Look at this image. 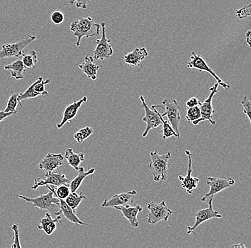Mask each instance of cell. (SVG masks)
<instances>
[{
  "mask_svg": "<svg viewBox=\"0 0 251 248\" xmlns=\"http://www.w3.org/2000/svg\"><path fill=\"white\" fill-rule=\"evenodd\" d=\"M101 25L94 23L91 17H80L72 22L70 25L71 32L76 37V47L81 45V39L97 37L101 31Z\"/></svg>",
  "mask_w": 251,
  "mask_h": 248,
  "instance_id": "cell-1",
  "label": "cell"
},
{
  "mask_svg": "<svg viewBox=\"0 0 251 248\" xmlns=\"http://www.w3.org/2000/svg\"><path fill=\"white\" fill-rule=\"evenodd\" d=\"M151 162L148 165L155 182L165 181L168 179V169L171 167L169 164L171 152L160 155L158 150L150 152Z\"/></svg>",
  "mask_w": 251,
  "mask_h": 248,
  "instance_id": "cell-2",
  "label": "cell"
},
{
  "mask_svg": "<svg viewBox=\"0 0 251 248\" xmlns=\"http://www.w3.org/2000/svg\"><path fill=\"white\" fill-rule=\"evenodd\" d=\"M49 192L46 194H42L36 197H25V196L17 195L19 198L25 200L26 202H31L34 207L41 209V210H48L51 212L56 216H59L60 212L55 210L54 206H58L59 208V200L58 197L54 195L52 191L49 190Z\"/></svg>",
  "mask_w": 251,
  "mask_h": 248,
  "instance_id": "cell-3",
  "label": "cell"
},
{
  "mask_svg": "<svg viewBox=\"0 0 251 248\" xmlns=\"http://www.w3.org/2000/svg\"><path fill=\"white\" fill-rule=\"evenodd\" d=\"M163 105H153L155 108H161L165 112L163 117H167L168 122L172 125L174 131L180 137L179 125L181 117L180 114V107L176 100L165 98L162 101Z\"/></svg>",
  "mask_w": 251,
  "mask_h": 248,
  "instance_id": "cell-4",
  "label": "cell"
},
{
  "mask_svg": "<svg viewBox=\"0 0 251 248\" xmlns=\"http://www.w3.org/2000/svg\"><path fill=\"white\" fill-rule=\"evenodd\" d=\"M37 38L35 35H27L21 40L1 45L0 59L5 58L20 57L23 56L25 49Z\"/></svg>",
  "mask_w": 251,
  "mask_h": 248,
  "instance_id": "cell-5",
  "label": "cell"
},
{
  "mask_svg": "<svg viewBox=\"0 0 251 248\" xmlns=\"http://www.w3.org/2000/svg\"><path fill=\"white\" fill-rule=\"evenodd\" d=\"M147 208L149 210L147 217V222L149 224H155L161 221L167 222L169 217L173 215L172 210L168 208L165 201L159 203L155 202H149Z\"/></svg>",
  "mask_w": 251,
  "mask_h": 248,
  "instance_id": "cell-6",
  "label": "cell"
},
{
  "mask_svg": "<svg viewBox=\"0 0 251 248\" xmlns=\"http://www.w3.org/2000/svg\"><path fill=\"white\" fill-rule=\"evenodd\" d=\"M139 99H140L143 109L144 110V112H145L142 120L146 122L147 127H146L145 130L143 133L142 137L143 138H146L148 136L150 130L158 128L160 125H162V122H161L159 113H158V111H157L156 108L153 105H152V110L150 109L146 103L145 99L142 95L139 97Z\"/></svg>",
  "mask_w": 251,
  "mask_h": 248,
  "instance_id": "cell-7",
  "label": "cell"
},
{
  "mask_svg": "<svg viewBox=\"0 0 251 248\" xmlns=\"http://www.w3.org/2000/svg\"><path fill=\"white\" fill-rule=\"evenodd\" d=\"M101 37L96 41L97 47L94 49L93 54L94 59L103 61L109 59L114 54V50L111 45V40H108L106 36V23H101Z\"/></svg>",
  "mask_w": 251,
  "mask_h": 248,
  "instance_id": "cell-8",
  "label": "cell"
},
{
  "mask_svg": "<svg viewBox=\"0 0 251 248\" xmlns=\"http://www.w3.org/2000/svg\"><path fill=\"white\" fill-rule=\"evenodd\" d=\"M219 83H216L213 87L210 88V94L208 97L205 99L203 103H199V108H200L201 113V117L199 120L193 122V125H198L200 122H204V121H208L212 125H216V122L213 120V114L215 113L214 109H213V97L218 92V88H219Z\"/></svg>",
  "mask_w": 251,
  "mask_h": 248,
  "instance_id": "cell-9",
  "label": "cell"
},
{
  "mask_svg": "<svg viewBox=\"0 0 251 248\" xmlns=\"http://www.w3.org/2000/svg\"><path fill=\"white\" fill-rule=\"evenodd\" d=\"M51 80L47 79L44 81L42 77H39L38 79L32 83L24 92L19 93L18 101L20 106L23 107L21 101L26 99L36 98L37 97L49 95V92L45 89V85L50 84Z\"/></svg>",
  "mask_w": 251,
  "mask_h": 248,
  "instance_id": "cell-10",
  "label": "cell"
},
{
  "mask_svg": "<svg viewBox=\"0 0 251 248\" xmlns=\"http://www.w3.org/2000/svg\"><path fill=\"white\" fill-rule=\"evenodd\" d=\"M187 67L190 69H196V70H199V71L201 72L203 71L208 72V73H209L210 75L217 81L219 85H221L223 88L227 89L230 87L229 84H227L225 82L223 81V80L215 73V72L212 70L211 67L207 64L205 59H204L201 56L196 54L194 52H192V55L191 56L190 60L188 61Z\"/></svg>",
  "mask_w": 251,
  "mask_h": 248,
  "instance_id": "cell-11",
  "label": "cell"
},
{
  "mask_svg": "<svg viewBox=\"0 0 251 248\" xmlns=\"http://www.w3.org/2000/svg\"><path fill=\"white\" fill-rule=\"evenodd\" d=\"M235 183V180L232 177L227 179L220 178V177H208L206 184L209 185L210 190L202 197L201 201L207 202L211 197H214L216 194L221 192L224 190L233 186Z\"/></svg>",
  "mask_w": 251,
  "mask_h": 248,
  "instance_id": "cell-12",
  "label": "cell"
},
{
  "mask_svg": "<svg viewBox=\"0 0 251 248\" xmlns=\"http://www.w3.org/2000/svg\"><path fill=\"white\" fill-rule=\"evenodd\" d=\"M214 197H211L208 201V207L207 208L202 209V210H199L196 213V221L194 225L188 226L187 235L194 233L196 235L194 230L200 225L201 224L203 223L205 221L213 219V218H221L222 216L219 213V212L214 210L213 208V201Z\"/></svg>",
  "mask_w": 251,
  "mask_h": 248,
  "instance_id": "cell-13",
  "label": "cell"
},
{
  "mask_svg": "<svg viewBox=\"0 0 251 248\" xmlns=\"http://www.w3.org/2000/svg\"><path fill=\"white\" fill-rule=\"evenodd\" d=\"M70 180L66 177L64 174L60 172H52L45 175V179H34V185L31 189L37 190L40 187L50 186L58 187L62 185H70Z\"/></svg>",
  "mask_w": 251,
  "mask_h": 248,
  "instance_id": "cell-14",
  "label": "cell"
},
{
  "mask_svg": "<svg viewBox=\"0 0 251 248\" xmlns=\"http://www.w3.org/2000/svg\"><path fill=\"white\" fill-rule=\"evenodd\" d=\"M137 194L136 191H130L121 194H114L109 200H104L101 204L102 208H115L118 206L131 205L134 202L135 197Z\"/></svg>",
  "mask_w": 251,
  "mask_h": 248,
  "instance_id": "cell-15",
  "label": "cell"
},
{
  "mask_svg": "<svg viewBox=\"0 0 251 248\" xmlns=\"http://www.w3.org/2000/svg\"><path fill=\"white\" fill-rule=\"evenodd\" d=\"M64 157L62 154L48 153L39 163V168L45 172V175L54 172L64 163Z\"/></svg>",
  "mask_w": 251,
  "mask_h": 248,
  "instance_id": "cell-16",
  "label": "cell"
},
{
  "mask_svg": "<svg viewBox=\"0 0 251 248\" xmlns=\"http://www.w3.org/2000/svg\"><path fill=\"white\" fill-rule=\"evenodd\" d=\"M186 154L187 155L188 158V170H187V175L186 176H182V175H179L178 176V180L180 181L181 183L182 188L183 189L186 190V192L188 193V194H191L193 193V191L197 188L198 185H199V180L198 177H192L191 174H192L193 169H192V154L191 152L189 151V150H186Z\"/></svg>",
  "mask_w": 251,
  "mask_h": 248,
  "instance_id": "cell-17",
  "label": "cell"
},
{
  "mask_svg": "<svg viewBox=\"0 0 251 248\" xmlns=\"http://www.w3.org/2000/svg\"><path fill=\"white\" fill-rule=\"evenodd\" d=\"M87 97H84L78 101L74 102L72 104L69 105L64 109L63 112L62 121L56 125V128L61 129L67 122H71V121L75 118L81 105L87 102Z\"/></svg>",
  "mask_w": 251,
  "mask_h": 248,
  "instance_id": "cell-18",
  "label": "cell"
},
{
  "mask_svg": "<svg viewBox=\"0 0 251 248\" xmlns=\"http://www.w3.org/2000/svg\"><path fill=\"white\" fill-rule=\"evenodd\" d=\"M116 210L122 212V215L129 222L130 225L132 227H138L140 222L138 221L137 216L139 213L143 210L140 205H137L135 206L132 205H127V206L116 207Z\"/></svg>",
  "mask_w": 251,
  "mask_h": 248,
  "instance_id": "cell-19",
  "label": "cell"
},
{
  "mask_svg": "<svg viewBox=\"0 0 251 248\" xmlns=\"http://www.w3.org/2000/svg\"><path fill=\"white\" fill-rule=\"evenodd\" d=\"M62 217L56 216L53 218L51 214L47 213L44 218H41L37 224L39 230H43L47 235H51L57 228V223L61 222Z\"/></svg>",
  "mask_w": 251,
  "mask_h": 248,
  "instance_id": "cell-20",
  "label": "cell"
},
{
  "mask_svg": "<svg viewBox=\"0 0 251 248\" xmlns=\"http://www.w3.org/2000/svg\"><path fill=\"white\" fill-rule=\"evenodd\" d=\"M149 55L148 51L145 48H136L131 53H128L124 56V61L126 64L136 67L141 65V62Z\"/></svg>",
  "mask_w": 251,
  "mask_h": 248,
  "instance_id": "cell-21",
  "label": "cell"
},
{
  "mask_svg": "<svg viewBox=\"0 0 251 248\" xmlns=\"http://www.w3.org/2000/svg\"><path fill=\"white\" fill-rule=\"evenodd\" d=\"M78 68L86 75L87 78L91 80H97V72L100 70V66L94 63V58L93 56L87 55L84 57V62L78 65Z\"/></svg>",
  "mask_w": 251,
  "mask_h": 248,
  "instance_id": "cell-22",
  "label": "cell"
},
{
  "mask_svg": "<svg viewBox=\"0 0 251 248\" xmlns=\"http://www.w3.org/2000/svg\"><path fill=\"white\" fill-rule=\"evenodd\" d=\"M97 167H89L87 171L84 170L83 167H79L78 169V174L72 181L70 183V188L71 192L75 193L77 191L78 188H80L84 179L86 178L89 175L92 176L95 171L97 170Z\"/></svg>",
  "mask_w": 251,
  "mask_h": 248,
  "instance_id": "cell-23",
  "label": "cell"
},
{
  "mask_svg": "<svg viewBox=\"0 0 251 248\" xmlns=\"http://www.w3.org/2000/svg\"><path fill=\"white\" fill-rule=\"evenodd\" d=\"M59 212L61 214L65 217L66 219L68 220L70 222L76 224H79V225H86L87 226L88 224L86 222L81 221L79 218L76 216V211L74 210L73 209L70 208L65 200L62 199H59Z\"/></svg>",
  "mask_w": 251,
  "mask_h": 248,
  "instance_id": "cell-24",
  "label": "cell"
},
{
  "mask_svg": "<svg viewBox=\"0 0 251 248\" xmlns=\"http://www.w3.org/2000/svg\"><path fill=\"white\" fill-rule=\"evenodd\" d=\"M4 69L10 72L12 78L19 80L23 79L26 68L24 65L22 59H17L12 63L6 64L4 67Z\"/></svg>",
  "mask_w": 251,
  "mask_h": 248,
  "instance_id": "cell-25",
  "label": "cell"
},
{
  "mask_svg": "<svg viewBox=\"0 0 251 248\" xmlns=\"http://www.w3.org/2000/svg\"><path fill=\"white\" fill-rule=\"evenodd\" d=\"M64 159L67 160V163L71 167L78 170L80 165L85 160L83 153H76L72 148H67L64 153Z\"/></svg>",
  "mask_w": 251,
  "mask_h": 248,
  "instance_id": "cell-26",
  "label": "cell"
},
{
  "mask_svg": "<svg viewBox=\"0 0 251 248\" xmlns=\"http://www.w3.org/2000/svg\"><path fill=\"white\" fill-rule=\"evenodd\" d=\"M84 200H87V197L84 194H83L82 193L77 194L76 192H71L68 197L65 199V202H67V205L71 208L73 209L74 210L76 211V209L79 206L81 202Z\"/></svg>",
  "mask_w": 251,
  "mask_h": 248,
  "instance_id": "cell-27",
  "label": "cell"
},
{
  "mask_svg": "<svg viewBox=\"0 0 251 248\" xmlns=\"http://www.w3.org/2000/svg\"><path fill=\"white\" fill-rule=\"evenodd\" d=\"M22 56H23L22 61H23L24 65L25 66L26 68H35L37 62H38V56H37V52L34 51V50H31L26 54L24 53Z\"/></svg>",
  "mask_w": 251,
  "mask_h": 248,
  "instance_id": "cell-28",
  "label": "cell"
},
{
  "mask_svg": "<svg viewBox=\"0 0 251 248\" xmlns=\"http://www.w3.org/2000/svg\"><path fill=\"white\" fill-rule=\"evenodd\" d=\"M46 187L49 190L54 193V195L56 197L62 199V200H65L71 193L70 185H59L57 188H54V187L50 186V185H47Z\"/></svg>",
  "mask_w": 251,
  "mask_h": 248,
  "instance_id": "cell-29",
  "label": "cell"
},
{
  "mask_svg": "<svg viewBox=\"0 0 251 248\" xmlns=\"http://www.w3.org/2000/svg\"><path fill=\"white\" fill-rule=\"evenodd\" d=\"M94 133L93 128L87 126L78 130L75 135L74 138L78 143H82L84 140L89 138Z\"/></svg>",
  "mask_w": 251,
  "mask_h": 248,
  "instance_id": "cell-30",
  "label": "cell"
},
{
  "mask_svg": "<svg viewBox=\"0 0 251 248\" xmlns=\"http://www.w3.org/2000/svg\"><path fill=\"white\" fill-rule=\"evenodd\" d=\"M18 96L19 94L17 93H12L10 95V97L8 99L7 106H6L5 109L4 110V112H11L14 115H17V105L19 104Z\"/></svg>",
  "mask_w": 251,
  "mask_h": 248,
  "instance_id": "cell-31",
  "label": "cell"
},
{
  "mask_svg": "<svg viewBox=\"0 0 251 248\" xmlns=\"http://www.w3.org/2000/svg\"><path fill=\"white\" fill-rule=\"evenodd\" d=\"M201 117V113L199 105L194 107V108H187L186 118L189 123H193V122L199 120Z\"/></svg>",
  "mask_w": 251,
  "mask_h": 248,
  "instance_id": "cell-32",
  "label": "cell"
},
{
  "mask_svg": "<svg viewBox=\"0 0 251 248\" xmlns=\"http://www.w3.org/2000/svg\"><path fill=\"white\" fill-rule=\"evenodd\" d=\"M11 229L14 231V237L12 239V246H11V247L13 248H21L22 246L21 244H20V230H19L18 224H12Z\"/></svg>",
  "mask_w": 251,
  "mask_h": 248,
  "instance_id": "cell-33",
  "label": "cell"
},
{
  "mask_svg": "<svg viewBox=\"0 0 251 248\" xmlns=\"http://www.w3.org/2000/svg\"><path fill=\"white\" fill-rule=\"evenodd\" d=\"M235 16L240 20L247 18L251 17V4L249 5L244 6L242 8L237 9L235 11Z\"/></svg>",
  "mask_w": 251,
  "mask_h": 248,
  "instance_id": "cell-34",
  "label": "cell"
},
{
  "mask_svg": "<svg viewBox=\"0 0 251 248\" xmlns=\"http://www.w3.org/2000/svg\"><path fill=\"white\" fill-rule=\"evenodd\" d=\"M64 19L65 17H64V13L59 10L54 11L50 15V20H51V23L56 25L62 24L64 23Z\"/></svg>",
  "mask_w": 251,
  "mask_h": 248,
  "instance_id": "cell-35",
  "label": "cell"
},
{
  "mask_svg": "<svg viewBox=\"0 0 251 248\" xmlns=\"http://www.w3.org/2000/svg\"><path fill=\"white\" fill-rule=\"evenodd\" d=\"M241 103L243 105V112L247 115L248 118L250 120L251 126V100L247 96H245L241 100Z\"/></svg>",
  "mask_w": 251,
  "mask_h": 248,
  "instance_id": "cell-36",
  "label": "cell"
},
{
  "mask_svg": "<svg viewBox=\"0 0 251 248\" xmlns=\"http://www.w3.org/2000/svg\"><path fill=\"white\" fill-rule=\"evenodd\" d=\"M92 1V0H70L71 4H75L77 8L79 9H87L88 2Z\"/></svg>",
  "mask_w": 251,
  "mask_h": 248,
  "instance_id": "cell-37",
  "label": "cell"
},
{
  "mask_svg": "<svg viewBox=\"0 0 251 248\" xmlns=\"http://www.w3.org/2000/svg\"><path fill=\"white\" fill-rule=\"evenodd\" d=\"M199 103H200V101H199V98H198V97H191V98H190L189 100L186 102V108H194V107L198 106V105H199Z\"/></svg>",
  "mask_w": 251,
  "mask_h": 248,
  "instance_id": "cell-38",
  "label": "cell"
},
{
  "mask_svg": "<svg viewBox=\"0 0 251 248\" xmlns=\"http://www.w3.org/2000/svg\"><path fill=\"white\" fill-rule=\"evenodd\" d=\"M12 115H14L12 113L5 112L4 110L0 111V122H2V121L5 120L6 118Z\"/></svg>",
  "mask_w": 251,
  "mask_h": 248,
  "instance_id": "cell-39",
  "label": "cell"
},
{
  "mask_svg": "<svg viewBox=\"0 0 251 248\" xmlns=\"http://www.w3.org/2000/svg\"><path fill=\"white\" fill-rule=\"evenodd\" d=\"M246 42H247L248 45L251 48V29L248 31L246 34Z\"/></svg>",
  "mask_w": 251,
  "mask_h": 248,
  "instance_id": "cell-40",
  "label": "cell"
}]
</instances>
